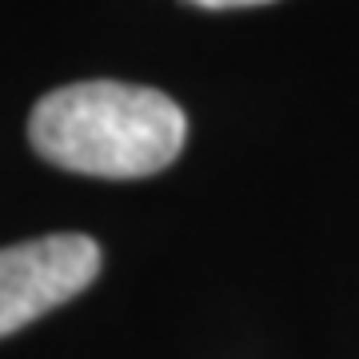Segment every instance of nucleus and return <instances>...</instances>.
Wrapping results in <instances>:
<instances>
[{"instance_id": "nucleus-1", "label": "nucleus", "mask_w": 359, "mask_h": 359, "mask_svg": "<svg viewBox=\"0 0 359 359\" xmlns=\"http://www.w3.org/2000/svg\"><path fill=\"white\" fill-rule=\"evenodd\" d=\"M28 140L48 164L104 180L164 172L188 140L172 96L120 80H84L48 92L32 108Z\"/></svg>"}, {"instance_id": "nucleus-2", "label": "nucleus", "mask_w": 359, "mask_h": 359, "mask_svg": "<svg viewBox=\"0 0 359 359\" xmlns=\"http://www.w3.org/2000/svg\"><path fill=\"white\" fill-rule=\"evenodd\" d=\"M96 276L100 248L80 231H56L0 248V339L76 299Z\"/></svg>"}, {"instance_id": "nucleus-3", "label": "nucleus", "mask_w": 359, "mask_h": 359, "mask_svg": "<svg viewBox=\"0 0 359 359\" xmlns=\"http://www.w3.org/2000/svg\"><path fill=\"white\" fill-rule=\"evenodd\" d=\"M200 8H244V4H268V0H192Z\"/></svg>"}]
</instances>
